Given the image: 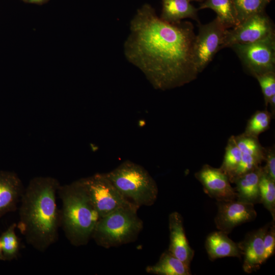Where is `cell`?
Returning <instances> with one entry per match:
<instances>
[{"label": "cell", "mask_w": 275, "mask_h": 275, "mask_svg": "<svg viewBox=\"0 0 275 275\" xmlns=\"http://www.w3.org/2000/svg\"><path fill=\"white\" fill-rule=\"evenodd\" d=\"M24 188L16 173L0 171V217L17 209Z\"/></svg>", "instance_id": "cell-14"}, {"label": "cell", "mask_w": 275, "mask_h": 275, "mask_svg": "<svg viewBox=\"0 0 275 275\" xmlns=\"http://www.w3.org/2000/svg\"><path fill=\"white\" fill-rule=\"evenodd\" d=\"M265 167H263L265 172L270 177L275 181V149L274 147L265 148Z\"/></svg>", "instance_id": "cell-28"}, {"label": "cell", "mask_w": 275, "mask_h": 275, "mask_svg": "<svg viewBox=\"0 0 275 275\" xmlns=\"http://www.w3.org/2000/svg\"><path fill=\"white\" fill-rule=\"evenodd\" d=\"M202 184L204 191L217 201H227L236 199L237 194L230 184L227 174L221 168L204 165L195 174Z\"/></svg>", "instance_id": "cell-11"}, {"label": "cell", "mask_w": 275, "mask_h": 275, "mask_svg": "<svg viewBox=\"0 0 275 275\" xmlns=\"http://www.w3.org/2000/svg\"><path fill=\"white\" fill-rule=\"evenodd\" d=\"M60 185L50 176L34 177L24 188L19 203L17 228L27 242L41 252L58 238L61 222L57 196Z\"/></svg>", "instance_id": "cell-2"}, {"label": "cell", "mask_w": 275, "mask_h": 275, "mask_svg": "<svg viewBox=\"0 0 275 275\" xmlns=\"http://www.w3.org/2000/svg\"><path fill=\"white\" fill-rule=\"evenodd\" d=\"M264 263L274 252L275 250V226L274 221L269 224L263 238Z\"/></svg>", "instance_id": "cell-27"}, {"label": "cell", "mask_w": 275, "mask_h": 275, "mask_svg": "<svg viewBox=\"0 0 275 275\" xmlns=\"http://www.w3.org/2000/svg\"><path fill=\"white\" fill-rule=\"evenodd\" d=\"M130 30L124 45L125 57L154 88L171 89L197 78L193 58L196 35L191 22H167L145 4L131 20Z\"/></svg>", "instance_id": "cell-1"}, {"label": "cell", "mask_w": 275, "mask_h": 275, "mask_svg": "<svg viewBox=\"0 0 275 275\" xmlns=\"http://www.w3.org/2000/svg\"><path fill=\"white\" fill-rule=\"evenodd\" d=\"M217 213L214 219L218 230L230 233L236 227L255 219L254 204L237 199L217 201Z\"/></svg>", "instance_id": "cell-10"}, {"label": "cell", "mask_w": 275, "mask_h": 275, "mask_svg": "<svg viewBox=\"0 0 275 275\" xmlns=\"http://www.w3.org/2000/svg\"><path fill=\"white\" fill-rule=\"evenodd\" d=\"M170 244L168 251L180 261L190 266L195 252L186 237L181 214L174 211L169 217Z\"/></svg>", "instance_id": "cell-13"}, {"label": "cell", "mask_w": 275, "mask_h": 275, "mask_svg": "<svg viewBox=\"0 0 275 275\" xmlns=\"http://www.w3.org/2000/svg\"><path fill=\"white\" fill-rule=\"evenodd\" d=\"M269 224L248 233L238 243L241 256L243 257V269L251 273L259 269L263 263V238Z\"/></svg>", "instance_id": "cell-12"}, {"label": "cell", "mask_w": 275, "mask_h": 275, "mask_svg": "<svg viewBox=\"0 0 275 275\" xmlns=\"http://www.w3.org/2000/svg\"><path fill=\"white\" fill-rule=\"evenodd\" d=\"M262 169L260 166L234 180L236 199L253 204L261 203L259 181Z\"/></svg>", "instance_id": "cell-15"}, {"label": "cell", "mask_w": 275, "mask_h": 275, "mask_svg": "<svg viewBox=\"0 0 275 275\" xmlns=\"http://www.w3.org/2000/svg\"><path fill=\"white\" fill-rule=\"evenodd\" d=\"M272 117L267 109L256 112L248 120L244 133L258 137L269 129Z\"/></svg>", "instance_id": "cell-25"}, {"label": "cell", "mask_w": 275, "mask_h": 275, "mask_svg": "<svg viewBox=\"0 0 275 275\" xmlns=\"http://www.w3.org/2000/svg\"><path fill=\"white\" fill-rule=\"evenodd\" d=\"M261 203L275 219V181L265 172L263 167L259 181Z\"/></svg>", "instance_id": "cell-21"}, {"label": "cell", "mask_w": 275, "mask_h": 275, "mask_svg": "<svg viewBox=\"0 0 275 275\" xmlns=\"http://www.w3.org/2000/svg\"><path fill=\"white\" fill-rule=\"evenodd\" d=\"M203 0H190V2L191 1H202Z\"/></svg>", "instance_id": "cell-32"}, {"label": "cell", "mask_w": 275, "mask_h": 275, "mask_svg": "<svg viewBox=\"0 0 275 275\" xmlns=\"http://www.w3.org/2000/svg\"><path fill=\"white\" fill-rule=\"evenodd\" d=\"M58 195L62 201L61 227L70 243L86 245L91 238L100 216L79 180L60 185Z\"/></svg>", "instance_id": "cell-3"}, {"label": "cell", "mask_w": 275, "mask_h": 275, "mask_svg": "<svg viewBox=\"0 0 275 275\" xmlns=\"http://www.w3.org/2000/svg\"><path fill=\"white\" fill-rule=\"evenodd\" d=\"M235 139L242 153L250 154L264 161L265 148L261 146L258 137L243 132L235 136Z\"/></svg>", "instance_id": "cell-24"}, {"label": "cell", "mask_w": 275, "mask_h": 275, "mask_svg": "<svg viewBox=\"0 0 275 275\" xmlns=\"http://www.w3.org/2000/svg\"><path fill=\"white\" fill-rule=\"evenodd\" d=\"M198 24V34L194 43L193 58L199 73L212 61L216 53L222 49L228 29L217 17L208 23Z\"/></svg>", "instance_id": "cell-8"}, {"label": "cell", "mask_w": 275, "mask_h": 275, "mask_svg": "<svg viewBox=\"0 0 275 275\" xmlns=\"http://www.w3.org/2000/svg\"><path fill=\"white\" fill-rule=\"evenodd\" d=\"M24 1L30 3H34V4H43L48 0H23Z\"/></svg>", "instance_id": "cell-30"}, {"label": "cell", "mask_w": 275, "mask_h": 275, "mask_svg": "<svg viewBox=\"0 0 275 275\" xmlns=\"http://www.w3.org/2000/svg\"><path fill=\"white\" fill-rule=\"evenodd\" d=\"M79 180L100 217L120 208H139L121 194L104 173Z\"/></svg>", "instance_id": "cell-6"}, {"label": "cell", "mask_w": 275, "mask_h": 275, "mask_svg": "<svg viewBox=\"0 0 275 275\" xmlns=\"http://www.w3.org/2000/svg\"><path fill=\"white\" fill-rule=\"evenodd\" d=\"M268 104H270L271 109V115L273 116L274 115L275 111V96H272L269 100Z\"/></svg>", "instance_id": "cell-29"}, {"label": "cell", "mask_w": 275, "mask_h": 275, "mask_svg": "<svg viewBox=\"0 0 275 275\" xmlns=\"http://www.w3.org/2000/svg\"><path fill=\"white\" fill-rule=\"evenodd\" d=\"M230 47L253 76L275 71V34L250 44H235Z\"/></svg>", "instance_id": "cell-7"}, {"label": "cell", "mask_w": 275, "mask_h": 275, "mask_svg": "<svg viewBox=\"0 0 275 275\" xmlns=\"http://www.w3.org/2000/svg\"><path fill=\"white\" fill-rule=\"evenodd\" d=\"M17 224L13 223L0 236L4 261H10L18 255L20 240L15 232Z\"/></svg>", "instance_id": "cell-22"}, {"label": "cell", "mask_w": 275, "mask_h": 275, "mask_svg": "<svg viewBox=\"0 0 275 275\" xmlns=\"http://www.w3.org/2000/svg\"><path fill=\"white\" fill-rule=\"evenodd\" d=\"M205 246L211 261L227 257H241L238 244L231 239L228 234L219 230L207 236Z\"/></svg>", "instance_id": "cell-16"}, {"label": "cell", "mask_w": 275, "mask_h": 275, "mask_svg": "<svg viewBox=\"0 0 275 275\" xmlns=\"http://www.w3.org/2000/svg\"><path fill=\"white\" fill-rule=\"evenodd\" d=\"M264 96L265 105L268 104L270 98L275 96V72H269L256 75Z\"/></svg>", "instance_id": "cell-26"}, {"label": "cell", "mask_w": 275, "mask_h": 275, "mask_svg": "<svg viewBox=\"0 0 275 275\" xmlns=\"http://www.w3.org/2000/svg\"><path fill=\"white\" fill-rule=\"evenodd\" d=\"M241 156L242 153L236 142L235 136H231L228 141L224 160L220 167L228 178L237 167Z\"/></svg>", "instance_id": "cell-23"}, {"label": "cell", "mask_w": 275, "mask_h": 275, "mask_svg": "<svg viewBox=\"0 0 275 275\" xmlns=\"http://www.w3.org/2000/svg\"><path fill=\"white\" fill-rule=\"evenodd\" d=\"M104 174L121 194L138 208L151 206L157 199L158 190L155 181L137 163L127 160Z\"/></svg>", "instance_id": "cell-4"}, {"label": "cell", "mask_w": 275, "mask_h": 275, "mask_svg": "<svg viewBox=\"0 0 275 275\" xmlns=\"http://www.w3.org/2000/svg\"><path fill=\"white\" fill-rule=\"evenodd\" d=\"M147 273L158 275H190V267L172 255L168 250L160 256L158 262L148 266Z\"/></svg>", "instance_id": "cell-18"}, {"label": "cell", "mask_w": 275, "mask_h": 275, "mask_svg": "<svg viewBox=\"0 0 275 275\" xmlns=\"http://www.w3.org/2000/svg\"><path fill=\"white\" fill-rule=\"evenodd\" d=\"M272 0H232L238 24L249 17L264 11Z\"/></svg>", "instance_id": "cell-20"}, {"label": "cell", "mask_w": 275, "mask_h": 275, "mask_svg": "<svg viewBox=\"0 0 275 275\" xmlns=\"http://www.w3.org/2000/svg\"><path fill=\"white\" fill-rule=\"evenodd\" d=\"M0 260L4 261L1 241H0Z\"/></svg>", "instance_id": "cell-31"}, {"label": "cell", "mask_w": 275, "mask_h": 275, "mask_svg": "<svg viewBox=\"0 0 275 275\" xmlns=\"http://www.w3.org/2000/svg\"><path fill=\"white\" fill-rule=\"evenodd\" d=\"M162 11L160 18L171 23H178L185 18H191L200 23L198 9L190 0H162Z\"/></svg>", "instance_id": "cell-17"}, {"label": "cell", "mask_w": 275, "mask_h": 275, "mask_svg": "<svg viewBox=\"0 0 275 275\" xmlns=\"http://www.w3.org/2000/svg\"><path fill=\"white\" fill-rule=\"evenodd\" d=\"M273 22L265 11L253 15L231 29H227L222 49L235 44H250L274 34Z\"/></svg>", "instance_id": "cell-9"}, {"label": "cell", "mask_w": 275, "mask_h": 275, "mask_svg": "<svg viewBox=\"0 0 275 275\" xmlns=\"http://www.w3.org/2000/svg\"><path fill=\"white\" fill-rule=\"evenodd\" d=\"M137 210L136 208H120L100 217L92 238L97 245L106 249L134 241L143 227Z\"/></svg>", "instance_id": "cell-5"}, {"label": "cell", "mask_w": 275, "mask_h": 275, "mask_svg": "<svg viewBox=\"0 0 275 275\" xmlns=\"http://www.w3.org/2000/svg\"><path fill=\"white\" fill-rule=\"evenodd\" d=\"M204 9L213 10L216 17L228 29L238 24L232 0H205L199 10Z\"/></svg>", "instance_id": "cell-19"}]
</instances>
